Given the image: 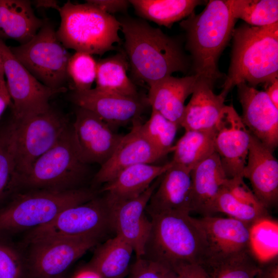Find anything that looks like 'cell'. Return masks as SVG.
Masks as SVG:
<instances>
[{
    "label": "cell",
    "mask_w": 278,
    "mask_h": 278,
    "mask_svg": "<svg viewBox=\"0 0 278 278\" xmlns=\"http://www.w3.org/2000/svg\"><path fill=\"white\" fill-rule=\"evenodd\" d=\"M118 20L133 79L149 87L173 73L187 71L190 60L179 40L151 26L143 19L127 16Z\"/></svg>",
    "instance_id": "1"
},
{
    "label": "cell",
    "mask_w": 278,
    "mask_h": 278,
    "mask_svg": "<svg viewBox=\"0 0 278 278\" xmlns=\"http://www.w3.org/2000/svg\"><path fill=\"white\" fill-rule=\"evenodd\" d=\"M236 21L233 0H211L201 13L193 12L180 23L185 31L194 74L213 85L222 77L218 61L232 37Z\"/></svg>",
    "instance_id": "2"
},
{
    "label": "cell",
    "mask_w": 278,
    "mask_h": 278,
    "mask_svg": "<svg viewBox=\"0 0 278 278\" xmlns=\"http://www.w3.org/2000/svg\"><path fill=\"white\" fill-rule=\"evenodd\" d=\"M228 74L221 94L226 97L235 86L254 87L278 78V23L264 26L242 24L234 29Z\"/></svg>",
    "instance_id": "3"
},
{
    "label": "cell",
    "mask_w": 278,
    "mask_h": 278,
    "mask_svg": "<svg viewBox=\"0 0 278 278\" xmlns=\"http://www.w3.org/2000/svg\"><path fill=\"white\" fill-rule=\"evenodd\" d=\"M151 228L142 257L175 270L204 259L205 241L189 214L167 212L150 216Z\"/></svg>",
    "instance_id": "4"
},
{
    "label": "cell",
    "mask_w": 278,
    "mask_h": 278,
    "mask_svg": "<svg viewBox=\"0 0 278 278\" xmlns=\"http://www.w3.org/2000/svg\"><path fill=\"white\" fill-rule=\"evenodd\" d=\"M59 12L61 22L57 35L66 48L102 55L115 50L114 44L121 42L118 19L86 1L83 4L67 1Z\"/></svg>",
    "instance_id": "5"
},
{
    "label": "cell",
    "mask_w": 278,
    "mask_h": 278,
    "mask_svg": "<svg viewBox=\"0 0 278 278\" xmlns=\"http://www.w3.org/2000/svg\"><path fill=\"white\" fill-rule=\"evenodd\" d=\"M95 192L84 188L31 189L0 208V234L32 230L47 224L69 207L88 201Z\"/></svg>",
    "instance_id": "6"
},
{
    "label": "cell",
    "mask_w": 278,
    "mask_h": 278,
    "mask_svg": "<svg viewBox=\"0 0 278 278\" xmlns=\"http://www.w3.org/2000/svg\"><path fill=\"white\" fill-rule=\"evenodd\" d=\"M86 165L78 155L68 128L21 178L19 188L60 190L78 188L77 186L86 174Z\"/></svg>",
    "instance_id": "7"
},
{
    "label": "cell",
    "mask_w": 278,
    "mask_h": 278,
    "mask_svg": "<svg viewBox=\"0 0 278 278\" xmlns=\"http://www.w3.org/2000/svg\"><path fill=\"white\" fill-rule=\"evenodd\" d=\"M108 230H112L111 210L105 195L66 208L49 223L30 230L26 239L30 244L61 238H101Z\"/></svg>",
    "instance_id": "8"
},
{
    "label": "cell",
    "mask_w": 278,
    "mask_h": 278,
    "mask_svg": "<svg viewBox=\"0 0 278 278\" xmlns=\"http://www.w3.org/2000/svg\"><path fill=\"white\" fill-rule=\"evenodd\" d=\"M15 57L40 82L55 90L65 88L71 57L51 24L45 22L28 42L9 47Z\"/></svg>",
    "instance_id": "9"
},
{
    "label": "cell",
    "mask_w": 278,
    "mask_h": 278,
    "mask_svg": "<svg viewBox=\"0 0 278 278\" xmlns=\"http://www.w3.org/2000/svg\"><path fill=\"white\" fill-rule=\"evenodd\" d=\"M0 57L6 87L12 102L14 119L21 121L47 111L49 100L66 89H50L36 79L15 57L0 39Z\"/></svg>",
    "instance_id": "10"
},
{
    "label": "cell",
    "mask_w": 278,
    "mask_h": 278,
    "mask_svg": "<svg viewBox=\"0 0 278 278\" xmlns=\"http://www.w3.org/2000/svg\"><path fill=\"white\" fill-rule=\"evenodd\" d=\"M16 121L15 176L19 188L21 178L57 143L69 127L63 115L51 107L41 114Z\"/></svg>",
    "instance_id": "11"
},
{
    "label": "cell",
    "mask_w": 278,
    "mask_h": 278,
    "mask_svg": "<svg viewBox=\"0 0 278 278\" xmlns=\"http://www.w3.org/2000/svg\"><path fill=\"white\" fill-rule=\"evenodd\" d=\"M100 239L91 236L30 243L26 257L29 278H53L65 274L70 267Z\"/></svg>",
    "instance_id": "12"
},
{
    "label": "cell",
    "mask_w": 278,
    "mask_h": 278,
    "mask_svg": "<svg viewBox=\"0 0 278 278\" xmlns=\"http://www.w3.org/2000/svg\"><path fill=\"white\" fill-rule=\"evenodd\" d=\"M193 219L205 241L201 265L252 250L250 227L240 221L214 215Z\"/></svg>",
    "instance_id": "13"
},
{
    "label": "cell",
    "mask_w": 278,
    "mask_h": 278,
    "mask_svg": "<svg viewBox=\"0 0 278 278\" xmlns=\"http://www.w3.org/2000/svg\"><path fill=\"white\" fill-rule=\"evenodd\" d=\"M73 143L80 160L85 164L100 166L113 154L123 135L93 113L78 107L71 128Z\"/></svg>",
    "instance_id": "14"
},
{
    "label": "cell",
    "mask_w": 278,
    "mask_h": 278,
    "mask_svg": "<svg viewBox=\"0 0 278 278\" xmlns=\"http://www.w3.org/2000/svg\"><path fill=\"white\" fill-rule=\"evenodd\" d=\"M250 133L232 105L223 107L214 127L215 151L229 179L243 177Z\"/></svg>",
    "instance_id": "15"
},
{
    "label": "cell",
    "mask_w": 278,
    "mask_h": 278,
    "mask_svg": "<svg viewBox=\"0 0 278 278\" xmlns=\"http://www.w3.org/2000/svg\"><path fill=\"white\" fill-rule=\"evenodd\" d=\"M159 181L139 196L123 200L112 201L106 197L111 206L112 230L132 247L136 257H142L151 228V221L146 208Z\"/></svg>",
    "instance_id": "16"
},
{
    "label": "cell",
    "mask_w": 278,
    "mask_h": 278,
    "mask_svg": "<svg viewBox=\"0 0 278 278\" xmlns=\"http://www.w3.org/2000/svg\"><path fill=\"white\" fill-rule=\"evenodd\" d=\"M242 121L249 132L271 152L278 146V109L265 91L245 82L237 84Z\"/></svg>",
    "instance_id": "17"
},
{
    "label": "cell",
    "mask_w": 278,
    "mask_h": 278,
    "mask_svg": "<svg viewBox=\"0 0 278 278\" xmlns=\"http://www.w3.org/2000/svg\"><path fill=\"white\" fill-rule=\"evenodd\" d=\"M71 97L78 107L93 113L111 127L139 118L149 105L147 98L121 96L95 88L82 92L74 91Z\"/></svg>",
    "instance_id": "18"
},
{
    "label": "cell",
    "mask_w": 278,
    "mask_h": 278,
    "mask_svg": "<svg viewBox=\"0 0 278 278\" xmlns=\"http://www.w3.org/2000/svg\"><path fill=\"white\" fill-rule=\"evenodd\" d=\"M141 123L139 118L133 120L130 132L123 135L113 154L100 166L94 179L95 183L105 184L128 167L152 164L163 157L144 136Z\"/></svg>",
    "instance_id": "19"
},
{
    "label": "cell",
    "mask_w": 278,
    "mask_h": 278,
    "mask_svg": "<svg viewBox=\"0 0 278 278\" xmlns=\"http://www.w3.org/2000/svg\"><path fill=\"white\" fill-rule=\"evenodd\" d=\"M242 176L249 180L253 193L266 208L277 204L278 162L273 152L251 133Z\"/></svg>",
    "instance_id": "20"
},
{
    "label": "cell",
    "mask_w": 278,
    "mask_h": 278,
    "mask_svg": "<svg viewBox=\"0 0 278 278\" xmlns=\"http://www.w3.org/2000/svg\"><path fill=\"white\" fill-rule=\"evenodd\" d=\"M161 177L149 201L147 213L150 216L167 212L190 214L192 203L190 172L172 163Z\"/></svg>",
    "instance_id": "21"
},
{
    "label": "cell",
    "mask_w": 278,
    "mask_h": 278,
    "mask_svg": "<svg viewBox=\"0 0 278 278\" xmlns=\"http://www.w3.org/2000/svg\"><path fill=\"white\" fill-rule=\"evenodd\" d=\"M192 181L191 212L201 216L213 215L214 201L229 179L215 152L190 172Z\"/></svg>",
    "instance_id": "22"
},
{
    "label": "cell",
    "mask_w": 278,
    "mask_h": 278,
    "mask_svg": "<svg viewBox=\"0 0 278 278\" xmlns=\"http://www.w3.org/2000/svg\"><path fill=\"white\" fill-rule=\"evenodd\" d=\"M199 76L193 74L181 78L165 77L149 86L147 97L151 109L180 126L185 104Z\"/></svg>",
    "instance_id": "23"
},
{
    "label": "cell",
    "mask_w": 278,
    "mask_h": 278,
    "mask_svg": "<svg viewBox=\"0 0 278 278\" xmlns=\"http://www.w3.org/2000/svg\"><path fill=\"white\" fill-rule=\"evenodd\" d=\"M214 85L199 77L188 103L185 106L180 126L187 130L214 129L224 107L225 97L215 94Z\"/></svg>",
    "instance_id": "24"
},
{
    "label": "cell",
    "mask_w": 278,
    "mask_h": 278,
    "mask_svg": "<svg viewBox=\"0 0 278 278\" xmlns=\"http://www.w3.org/2000/svg\"><path fill=\"white\" fill-rule=\"evenodd\" d=\"M45 22L37 16L27 0H0V39L23 44L31 40Z\"/></svg>",
    "instance_id": "25"
},
{
    "label": "cell",
    "mask_w": 278,
    "mask_h": 278,
    "mask_svg": "<svg viewBox=\"0 0 278 278\" xmlns=\"http://www.w3.org/2000/svg\"><path fill=\"white\" fill-rule=\"evenodd\" d=\"M171 165L170 162L163 165L140 164L128 167L105 183L101 192L112 201L136 197L147 190Z\"/></svg>",
    "instance_id": "26"
},
{
    "label": "cell",
    "mask_w": 278,
    "mask_h": 278,
    "mask_svg": "<svg viewBox=\"0 0 278 278\" xmlns=\"http://www.w3.org/2000/svg\"><path fill=\"white\" fill-rule=\"evenodd\" d=\"M132 247L117 235L99 246L87 265L101 278H124L131 267Z\"/></svg>",
    "instance_id": "27"
},
{
    "label": "cell",
    "mask_w": 278,
    "mask_h": 278,
    "mask_svg": "<svg viewBox=\"0 0 278 278\" xmlns=\"http://www.w3.org/2000/svg\"><path fill=\"white\" fill-rule=\"evenodd\" d=\"M129 66L126 55L121 53L97 61L95 89L121 96H140L135 84L127 75Z\"/></svg>",
    "instance_id": "28"
},
{
    "label": "cell",
    "mask_w": 278,
    "mask_h": 278,
    "mask_svg": "<svg viewBox=\"0 0 278 278\" xmlns=\"http://www.w3.org/2000/svg\"><path fill=\"white\" fill-rule=\"evenodd\" d=\"M136 14L143 19L170 28L188 16L195 8L203 3L198 0H131Z\"/></svg>",
    "instance_id": "29"
},
{
    "label": "cell",
    "mask_w": 278,
    "mask_h": 278,
    "mask_svg": "<svg viewBox=\"0 0 278 278\" xmlns=\"http://www.w3.org/2000/svg\"><path fill=\"white\" fill-rule=\"evenodd\" d=\"M214 128L207 130H187L174 146L171 161L190 171L215 151Z\"/></svg>",
    "instance_id": "30"
},
{
    "label": "cell",
    "mask_w": 278,
    "mask_h": 278,
    "mask_svg": "<svg viewBox=\"0 0 278 278\" xmlns=\"http://www.w3.org/2000/svg\"><path fill=\"white\" fill-rule=\"evenodd\" d=\"M18 123L14 119L0 130V203L18 188L15 176Z\"/></svg>",
    "instance_id": "31"
},
{
    "label": "cell",
    "mask_w": 278,
    "mask_h": 278,
    "mask_svg": "<svg viewBox=\"0 0 278 278\" xmlns=\"http://www.w3.org/2000/svg\"><path fill=\"white\" fill-rule=\"evenodd\" d=\"M260 262L252 250L201 265L212 278H254Z\"/></svg>",
    "instance_id": "32"
},
{
    "label": "cell",
    "mask_w": 278,
    "mask_h": 278,
    "mask_svg": "<svg viewBox=\"0 0 278 278\" xmlns=\"http://www.w3.org/2000/svg\"><path fill=\"white\" fill-rule=\"evenodd\" d=\"M179 125L168 120L155 110L140 129L144 136L163 157L173 151V143Z\"/></svg>",
    "instance_id": "33"
},
{
    "label": "cell",
    "mask_w": 278,
    "mask_h": 278,
    "mask_svg": "<svg viewBox=\"0 0 278 278\" xmlns=\"http://www.w3.org/2000/svg\"><path fill=\"white\" fill-rule=\"evenodd\" d=\"M233 14L253 26H264L278 21L277 0H233Z\"/></svg>",
    "instance_id": "34"
},
{
    "label": "cell",
    "mask_w": 278,
    "mask_h": 278,
    "mask_svg": "<svg viewBox=\"0 0 278 278\" xmlns=\"http://www.w3.org/2000/svg\"><path fill=\"white\" fill-rule=\"evenodd\" d=\"M216 213L225 214L250 228L259 220L269 217L268 210L257 208L242 202L232 195L225 186L214 201L213 215Z\"/></svg>",
    "instance_id": "35"
},
{
    "label": "cell",
    "mask_w": 278,
    "mask_h": 278,
    "mask_svg": "<svg viewBox=\"0 0 278 278\" xmlns=\"http://www.w3.org/2000/svg\"><path fill=\"white\" fill-rule=\"evenodd\" d=\"M277 222L269 217L250 228L251 246L260 261L277 255Z\"/></svg>",
    "instance_id": "36"
},
{
    "label": "cell",
    "mask_w": 278,
    "mask_h": 278,
    "mask_svg": "<svg viewBox=\"0 0 278 278\" xmlns=\"http://www.w3.org/2000/svg\"><path fill=\"white\" fill-rule=\"evenodd\" d=\"M66 72L67 77L73 82L74 91L89 90L96 80L97 61L91 54L76 51L69 59Z\"/></svg>",
    "instance_id": "37"
},
{
    "label": "cell",
    "mask_w": 278,
    "mask_h": 278,
    "mask_svg": "<svg viewBox=\"0 0 278 278\" xmlns=\"http://www.w3.org/2000/svg\"><path fill=\"white\" fill-rule=\"evenodd\" d=\"M0 278H29L26 258L14 246L1 238Z\"/></svg>",
    "instance_id": "38"
},
{
    "label": "cell",
    "mask_w": 278,
    "mask_h": 278,
    "mask_svg": "<svg viewBox=\"0 0 278 278\" xmlns=\"http://www.w3.org/2000/svg\"><path fill=\"white\" fill-rule=\"evenodd\" d=\"M127 278H177L172 268L144 257H137L131 266Z\"/></svg>",
    "instance_id": "39"
},
{
    "label": "cell",
    "mask_w": 278,
    "mask_h": 278,
    "mask_svg": "<svg viewBox=\"0 0 278 278\" xmlns=\"http://www.w3.org/2000/svg\"><path fill=\"white\" fill-rule=\"evenodd\" d=\"M225 187L236 199L242 202L257 208H266L246 184L244 178L229 179Z\"/></svg>",
    "instance_id": "40"
},
{
    "label": "cell",
    "mask_w": 278,
    "mask_h": 278,
    "mask_svg": "<svg viewBox=\"0 0 278 278\" xmlns=\"http://www.w3.org/2000/svg\"><path fill=\"white\" fill-rule=\"evenodd\" d=\"M86 1L110 14L125 11L130 4L129 1L126 0H88Z\"/></svg>",
    "instance_id": "41"
},
{
    "label": "cell",
    "mask_w": 278,
    "mask_h": 278,
    "mask_svg": "<svg viewBox=\"0 0 278 278\" xmlns=\"http://www.w3.org/2000/svg\"><path fill=\"white\" fill-rule=\"evenodd\" d=\"M177 278H212L208 272L201 265L193 264L177 268Z\"/></svg>",
    "instance_id": "42"
},
{
    "label": "cell",
    "mask_w": 278,
    "mask_h": 278,
    "mask_svg": "<svg viewBox=\"0 0 278 278\" xmlns=\"http://www.w3.org/2000/svg\"><path fill=\"white\" fill-rule=\"evenodd\" d=\"M254 278H278V256L260 261Z\"/></svg>",
    "instance_id": "43"
},
{
    "label": "cell",
    "mask_w": 278,
    "mask_h": 278,
    "mask_svg": "<svg viewBox=\"0 0 278 278\" xmlns=\"http://www.w3.org/2000/svg\"><path fill=\"white\" fill-rule=\"evenodd\" d=\"M265 92L272 103L278 109V79L267 84Z\"/></svg>",
    "instance_id": "44"
},
{
    "label": "cell",
    "mask_w": 278,
    "mask_h": 278,
    "mask_svg": "<svg viewBox=\"0 0 278 278\" xmlns=\"http://www.w3.org/2000/svg\"><path fill=\"white\" fill-rule=\"evenodd\" d=\"M9 105L12 106V102L7 87L0 88V117Z\"/></svg>",
    "instance_id": "45"
},
{
    "label": "cell",
    "mask_w": 278,
    "mask_h": 278,
    "mask_svg": "<svg viewBox=\"0 0 278 278\" xmlns=\"http://www.w3.org/2000/svg\"><path fill=\"white\" fill-rule=\"evenodd\" d=\"M74 278H101L94 270L87 265L76 273Z\"/></svg>",
    "instance_id": "46"
},
{
    "label": "cell",
    "mask_w": 278,
    "mask_h": 278,
    "mask_svg": "<svg viewBox=\"0 0 278 278\" xmlns=\"http://www.w3.org/2000/svg\"><path fill=\"white\" fill-rule=\"evenodd\" d=\"M33 4L38 7L55 9L58 11L61 7L56 1H35Z\"/></svg>",
    "instance_id": "47"
},
{
    "label": "cell",
    "mask_w": 278,
    "mask_h": 278,
    "mask_svg": "<svg viewBox=\"0 0 278 278\" xmlns=\"http://www.w3.org/2000/svg\"><path fill=\"white\" fill-rule=\"evenodd\" d=\"M5 81L4 80V73L3 68V65L0 57V82H5Z\"/></svg>",
    "instance_id": "48"
},
{
    "label": "cell",
    "mask_w": 278,
    "mask_h": 278,
    "mask_svg": "<svg viewBox=\"0 0 278 278\" xmlns=\"http://www.w3.org/2000/svg\"><path fill=\"white\" fill-rule=\"evenodd\" d=\"M6 81L5 82H0V88L6 87Z\"/></svg>",
    "instance_id": "49"
},
{
    "label": "cell",
    "mask_w": 278,
    "mask_h": 278,
    "mask_svg": "<svg viewBox=\"0 0 278 278\" xmlns=\"http://www.w3.org/2000/svg\"><path fill=\"white\" fill-rule=\"evenodd\" d=\"M53 278H65V274H64L59 276L55 277H53Z\"/></svg>",
    "instance_id": "50"
}]
</instances>
